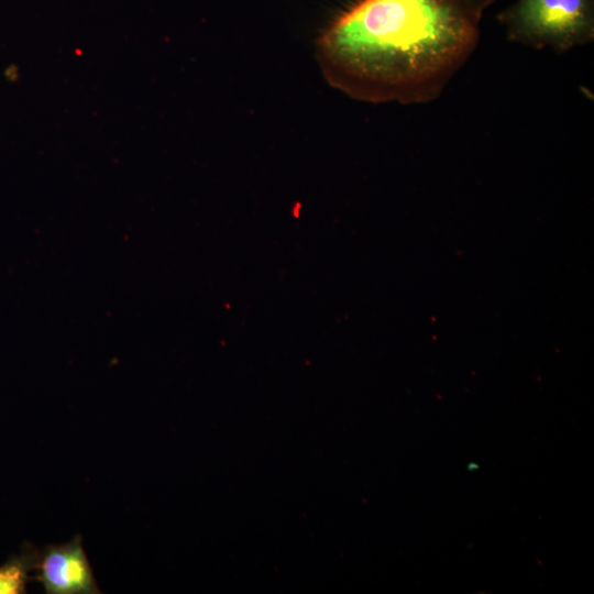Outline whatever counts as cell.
<instances>
[{
    "label": "cell",
    "instance_id": "1",
    "mask_svg": "<svg viewBox=\"0 0 594 594\" xmlns=\"http://www.w3.org/2000/svg\"><path fill=\"white\" fill-rule=\"evenodd\" d=\"M481 19L462 0H358L321 32L316 57L352 99L426 103L475 51Z\"/></svg>",
    "mask_w": 594,
    "mask_h": 594
},
{
    "label": "cell",
    "instance_id": "2",
    "mask_svg": "<svg viewBox=\"0 0 594 594\" xmlns=\"http://www.w3.org/2000/svg\"><path fill=\"white\" fill-rule=\"evenodd\" d=\"M509 41L566 52L594 40V0H515L497 15Z\"/></svg>",
    "mask_w": 594,
    "mask_h": 594
},
{
    "label": "cell",
    "instance_id": "3",
    "mask_svg": "<svg viewBox=\"0 0 594 594\" xmlns=\"http://www.w3.org/2000/svg\"><path fill=\"white\" fill-rule=\"evenodd\" d=\"M35 579L47 594H98L100 590L79 535L40 550Z\"/></svg>",
    "mask_w": 594,
    "mask_h": 594
},
{
    "label": "cell",
    "instance_id": "4",
    "mask_svg": "<svg viewBox=\"0 0 594 594\" xmlns=\"http://www.w3.org/2000/svg\"><path fill=\"white\" fill-rule=\"evenodd\" d=\"M40 550L24 543L0 565V594H23L31 580L30 573L37 568Z\"/></svg>",
    "mask_w": 594,
    "mask_h": 594
},
{
    "label": "cell",
    "instance_id": "5",
    "mask_svg": "<svg viewBox=\"0 0 594 594\" xmlns=\"http://www.w3.org/2000/svg\"><path fill=\"white\" fill-rule=\"evenodd\" d=\"M473 12L482 18L483 12L496 0H462Z\"/></svg>",
    "mask_w": 594,
    "mask_h": 594
}]
</instances>
